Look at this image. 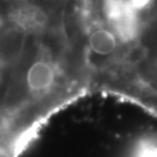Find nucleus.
Returning a JSON list of instances; mask_svg holds the SVG:
<instances>
[{
  "label": "nucleus",
  "instance_id": "f257e3e1",
  "mask_svg": "<svg viewBox=\"0 0 157 157\" xmlns=\"http://www.w3.org/2000/svg\"><path fill=\"white\" fill-rule=\"evenodd\" d=\"M151 2H152V0H127L126 4H127L135 13H137V12L143 11V10L148 8Z\"/></svg>",
  "mask_w": 157,
  "mask_h": 157
}]
</instances>
